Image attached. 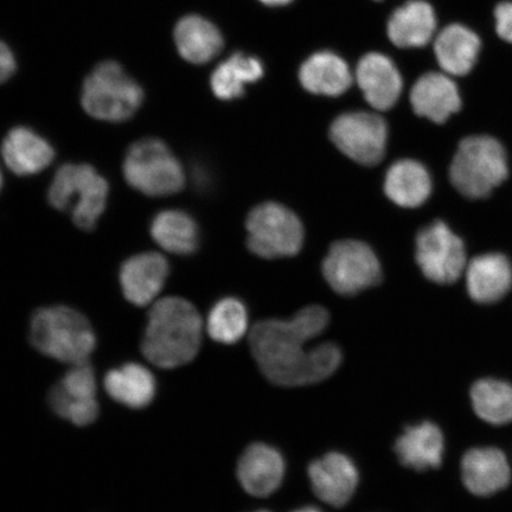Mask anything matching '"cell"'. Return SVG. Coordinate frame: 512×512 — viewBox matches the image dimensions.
Masks as SVG:
<instances>
[{"label":"cell","instance_id":"cell-1","mask_svg":"<svg viewBox=\"0 0 512 512\" xmlns=\"http://www.w3.org/2000/svg\"><path fill=\"white\" fill-rule=\"evenodd\" d=\"M330 322L323 306L310 305L291 319L261 320L249 335V345L261 373L281 387L310 386L329 379L343 361L341 348L324 343L307 349Z\"/></svg>","mask_w":512,"mask_h":512},{"label":"cell","instance_id":"cell-2","mask_svg":"<svg viewBox=\"0 0 512 512\" xmlns=\"http://www.w3.org/2000/svg\"><path fill=\"white\" fill-rule=\"evenodd\" d=\"M202 331L200 313L188 300L179 297L160 299L147 317L143 354L158 368L185 366L200 351Z\"/></svg>","mask_w":512,"mask_h":512},{"label":"cell","instance_id":"cell-3","mask_svg":"<svg viewBox=\"0 0 512 512\" xmlns=\"http://www.w3.org/2000/svg\"><path fill=\"white\" fill-rule=\"evenodd\" d=\"M30 341L41 354L70 366L88 362L96 347L91 323L67 306L36 311L31 318Z\"/></svg>","mask_w":512,"mask_h":512},{"label":"cell","instance_id":"cell-4","mask_svg":"<svg viewBox=\"0 0 512 512\" xmlns=\"http://www.w3.org/2000/svg\"><path fill=\"white\" fill-rule=\"evenodd\" d=\"M508 175L507 152L497 139L490 136L463 139L450 168L453 187L470 200L488 197Z\"/></svg>","mask_w":512,"mask_h":512},{"label":"cell","instance_id":"cell-5","mask_svg":"<svg viewBox=\"0 0 512 512\" xmlns=\"http://www.w3.org/2000/svg\"><path fill=\"white\" fill-rule=\"evenodd\" d=\"M144 92L119 63L98 64L83 83L81 104L94 119L123 123L142 106Z\"/></svg>","mask_w":512,"mask_h":512},{"label":"cell","instance_id":"cell-6","mask_svg":"<svg viewBox=\"0 0 512 512\" xmlns=\"http://www.w3.org/2000/svg\"><path fill=\"white\" fill-rule=\"evenodd\" d=\"M108 183L93 166H61L51 183L48 200L51 207L70 211L73 221L83 230H93L106 209Z\"/></svg>","mask_w":512,"mask_h":512},{"label":"cell","instance_id":"cell-7","mask_svg":"<svg viewBox=\"0 0 512 512\" xmlns=\"http://www.w3.org/2000/svg\"><path fill=\"white\" fill-rule=\"evenodd\" d=\"M124 176L133 189L151 197L175 195L185 185L183 166L162 140L145 138L131 145Z\"/></svg>","mask_w":512,"mask_h":512},{"label":"cell","instance_id":"cell-8","mask_svg":"<svg viewBox=\"0 0 512 512\" xmlns=\"http://www.w3.org/2000/svg\"><path fill=\"white\" fill-rule=\"evenodd\" d=\"M246 226L248 248L262 259L290 258L303 247V223L283 204H260L249 213Z\"/></svg>","mask_w":512,"mask_h":512},{"label":"cell","instance_id":"cell-9","mask_svg":"<svg viewBox=\"0 0 512 512\" xmlns=\"http://www.w3.org/2000/svg\"><path fill=\"white\" fill-rule=\"evenodd\" d=\"M323 274L332 290L351 297L379 285L382 267L367 243L343 240L331 246L323 262Z\"/></svg>","mask_w":512,"mask_h":512},{"label":"cell","instance_id":"cell-10","mask_svg":"<svg viewBox=\"0 0 512 512\" xmlns=\"http://www.w3.org/2000/svg\"><path fill=\"white\" fill-rule=\"evenodd\" d=\"M415 258L422 274L438 285L456 283L467 266L463 240L443 221H434L420 230Z\"/></svg>","mask_w":512,"mask_h":512},{"label":"cell","instance_id":"cell-11","mask_svg":"<svg viewBox=\"0 0 512 512\" xmlns=\"http://www.w3.org/2000/svg\"><path fill=\"white\" fill-rule=\"evenodd\" d=\"M330 138L337 149L354 162L374 166L386 155L388 126L386 120L375 113H344L332 123Z\"/></svg>","mask_w":512,"mask_h":512},{"label":"cell","instance_id":"cell-12","mask_svg":"<svg viewBox=\"0 0 512 512\" xmlns=\"http://www.w3.org/2000/svg\"><path fill=\"white\" fill-rule=\"evenodd\" d=\"M459 476L464 488L472 496H496L507 490L512 483V460L499 446H472L460 457Z\"/></svg>","mask_w":512,"mask_h":512},{"label":"cell","instance_id":"cell-13","mask_svg":"<svg viewBox=\"0 0 512 512\" xmlns=\"http://www.w3.org/2000/svg\"><path fill=\"white\" fill-rule=\"evenodd\" d=\"M49 405L53 411L76 426L93 424L99 415L96 377L88 362L76 364L51 388Z\"/></svg>","mask_w":512,"mask_h":512},{"label":"cell","instance_id":"cell-14","mask_svg":"<svg viewBox=\"0 0 512 512\" xmlns=\"http://www.w3.org/2000/svg\"><path fill=\"white\" fill-rule=\"evenodd\" d=\"M394 452L408 470L425 473L443 469L447 456V437L437 421L424 419L403 428L395 440Z\"/></svg>","mask_w":512,"mask_h":512},{"label":"cell","instance_id":"cell-15","mask_svg":"<svg viewBox=\"0 0 512 512\" xmlns=\"http://www.w3.org/2000/svg\"><path fill=\"white\" fill-rule=\"evenodd\" d=\"M310 484L320 501L331 507L347 505L360 484V471L354 460L342 452H329L309 465Z\"/></svg>","mask_w":512,"mask_h":512},{"label":"cell","instance_id":"cell-16","mask_svg":"<svg viewBox=\"0 0 512 512\" xmlns=\"http://www.w3.org/2000/svg\"><path fill=\"white\" fill-rule=\"evenodd\" d=\"M286 463L277 447L265 443L249 445L239 459L238 479L248 495L265 498L284 482Z\"/></svg>","mask_w":512,"mask_h":512},{"label":"cell","instance_id":"cell-17","mask_svg":"<svg viewBox=\"0 0 512 512\" xmlns=\"http://www.w3.org/2000/svg\"><path fill=\"white\" fill-rule=\"evenodd\" d=\"M466 291L473 303L495 305L512 290V265L501 253L478 255L467 262Z\"/></svg>","mask_w":512,"mask_h":512},{"label":"cell","instance_id":"cell-18","mask_svg":"<svg viewBox=\"0 0 512 512\" xmlns=\"http://www.w3.org/2000/svg\"><path fill=\"white\" fill-rule=\"evenodd\" d=\"M170 266L162 254L147 252L126 260L120 270V285L128 302L146 306L155 302L168 279Z\"/></svg>","mask_w":512,"mask_h":512},{"label":"cell","instance_id":"cell-19","mask_svg":"<svg viewBox=\"0 0 512 512\" xmlns=\"http://www.w3.org/2000/svg\"><path fill=\"white\" fill-rule=\"evenodd\" d=\"M356 80L364 99L377 111L390 110L400 99L401 74L387 56L379 53L363 56L357 64Z\"/></svg>","mask_w":512,"mask_h":512},{"label":"cell","instance_id":"cell-20","mask_svg":"<svg viewBox=\"0 0 512 512\" xmlns=\"http://www.w3.org/2000/svg\"><path fill=\"white\" fill-rule=\"evenodd\" d=\"M413 111L419 117L444 124L462 108L456 82L441 73H427L415 82L411 92Z\"/></svg>","mask_w":512,"mask_h":512},{"label":"cell","instance_id":"cell-21","mask_svg":"<svg viewBox=\"0 0 512 512\" xmlns=\"http://www.w3.org/2000/svg\"><path fill=\"white\" fill-rule=\"evenodd\" d=\"M8 168L18 176L36 175L53 163L55 151L48 140L28 127H15L2 146Z\"/></svg>","mask_w":512,"mask_h":512},{"label":"cell","instance_id":"cell-22","mask_svg":"<svg viewBox=\"0 0 512 512\" xmlns=\"http://www.w3.org/2000/svg\"><path fill=\"white\" fill-rule=\"evenodd\" d=\"M437 17L424 0H411L396 9L388 22L389 40L399 48H421L433 40Z\"/></svg>","mask_w":512,"mask_h":512},{"label":"cell","instance_id":"cell-23","mask_svg":"<svg viewBox=\"0 0 512 512\" xmlns=\"http://www.w3.org/2000/svg\"><path fill=\"white\" fill-rule=\"evenodd\" d=\"M432 177L426 166L413 159L395 162L384 178V192L396 206L414 209L432 194Z\"/></svg>","mask_w":512,"mask_h":512},{"label":"cell","instance_id":"cell-24","mask_svg":"<svg viewBox=\"0 0 512 512\" xmlns=\"http://www.w3.org/2000/svg\"><path fill=\"white\" fill-rule=\"evenodd\" d=\"M482 42L475 31L462 24L448 25L435 38L434 53L448 75L465 76L478 60Z\"/></svg>","mask_w":512,"mask_h":512},{"label":"cell","instance_id":"cell-25","mask_svg":"<svg viewBox=\"0 0 512 512\" xmlns=\"http://www.w3.org/2000/svg\"><path fill=\"white\" fill-rule=\"evenodd\" d=\"M473 413L484 424L504 427L512 424V382L504 377L483 376L469 389Z\"/></svg>","mask_w":512,"mask_h":512},{"label":"cell","instance_id":"cell-26","mask_svg":"<svg viewBox=\"0 0 512 512\" xmlns=\"http://www.w3.org/2000/svg\"><path fill=\"white\" fill-rule=\"evenodd\" d=\"M299 80L307 92L339 96L352 85L347 62L330 51H320L307 59L299 70Z\"/></svg>","mask_w":512,"mask_h":512},{"label":"cell","instance_id":"cell-27","mask_svg":"<svg viewBox=\"0 0 512 512\" xmlns=\"http://www.w3.org/2000/svg\"><path fill=\"white\" fill-rule=\"evenodd\" d=\"M104 384L114 401L133 409L149 406L157 390L155 376L138 363H126L108 371Z\"/></svg>","mask_w":512,"mask_h":512},{"label":"cell","instance_id":"cell-28","mask_svg":"<svg viewBox=\"0 0 512 512\" xmlns=\"http://www.w3.org/2000/svg\"><path fill=\"white\" fill-rule=\"evenodd\" d=\"M175 42L183 59L194 64L213 60L223 48L219 29L200 16H187L177 23Z\"/></svg>","mask_w":512,"mask_h":512},{"label":"cell","instance_id":"cell-29","mask_svg":"<svg viewBox=\"0 0 512 512\" xmlns=\"http://www.w3.org/2000/svg\"><path fill=\"white\" fill-rule=\"evenodd\" d=\"M151 235L166 252L189 255L200 243V230L192 217L183 210L160 211L151 224Z\"/></svg>","mask_w":512,"mask_h":512},{"label":"cell","instance_id":"cell-30","mask_svg":"<svg viewBox=\"0 0 512 512\" xmlns=\"http://www.w3.org/2000/svg\"><path fill=\"white\" fill-rule=\"evenodd\" d=\"M264 76V66L254 56L235 53L222 62L211 75V91L217 99L230 101L245 94L248 83L259 81Z\"/></svg>","mask_w":512,"mask_h":512},{"label":"cell","instance_id":"cell-31","mask_svg":"<svg viewBox=\"0 0 512 512\" xmlns=\"http://www.w3.org/2000/svg\"><path fill=\"white\" fill-rule=\"evenodd\" d=\"M207 330L217 343H238L248 330L247 307L238 298L221 299L209 312Z\"/></svg>","mask_w":512,"mask_h":512},{"label":"cell","instance_id":"cell-32","mask_svg":"<svg viewBox=\"0 0 512 512\" xmlns=\"http://www.w3.org/2000/svg\"><path fill=\"white\" fill-rule=\"evenodd\" d=\"M496 31L502 40L512 43V2H504L495 10Z\"/></svg>","mask_w":512,"mask_h":512},{"label":"cell","instance_id":"cell-33","mask_svg":"<svg viewBox=\"0 0 512 512\" xmlns=\"http://www.w3.org/2000/svg\"><path fill=\"white\" fill-rule=\"evenodd\" d=\"M17 68L14 54L6 44L0 41V83L8 81Z\"/></svg>","mask_w":512,"mask_h":512},{"label":"cell","instance_id":"cell-34","mask_svg":"<svg viewBox=\"0 0 512 512\" xmlns=\"http://www.w3.org/2000/svg\"><path fill=\"white\" fill-rule=\"evenodd\" d=\"M262 4L268 6H284L293 2V0H260Z\"/></svg>","mask_w":512,"mask_h":512},{"label":"cell","instance_id":"cell-35","mask_svg":"<svg viewBox=\"0 0 512 512\" xmlns=\"http://www.w3.org/2000/svg\"><path fill=\"white\" fill-rule=\"evenodd\" d=\"M292 512H323V511L316 507H311V505H307V507L299 508Z\"/></svg>","mask_w":512,"mask_h":512},{"label":"cell","instance_id":"cell-36","mask_svg":"<svg viewBox=\"0 0 512 512\" xmlns=\"http://www.w3.org/2000/svg\"><path fill=\"white\" fill-rule=\"evenodd\" d=\"M2 185H3V176H2V172H0V189H2Z\"/></svg>","mask_w":512,"mask_h":512},{"label":"cell","instance_id":"cell-37","mask_svg":"<svg viewBox=\"0 0 512 512\" xmlns=\"http://www.w3.org/2000/svg\"><path fill=\"white\" fill-rule=\"evenodd\" d=\"M254 512H271V511H268V510H258V511H254Z\"/></svg>","mask_w":512,"mask_h":512},{"label":"cell","instance_id":"cell-38","mask_svg":"<svg viewBox=\"0 0 512 512\" xmlns=\"http://www.w3.org/2000/svg\"><path fill=\"white\" fill-rule=\"evenodd\" d=\"M376 2H380V0H376Z\"/></svg>","mask_w":512,"mask_h":512},{"label":"cell","instance_id":"cell-39","mask_svg":"<svg viewBox=\"0 0 512 512\" xmlns=\"http://www.w3.org/2000/svg\"><path fill=\"white\" fill-rule=\"evenodd\" d=\"M511 460H512V458H511Z\"/></svg>","mask_w":512,"mask_h":512}]
</instances>
